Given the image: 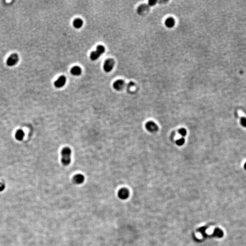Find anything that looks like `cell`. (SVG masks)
<instances>
[{
    "mask_svg": "<svg viewBox=\"0 0 246 246\" xmlns=\"http://www.w3.org/2000/svg\"><path fill=\"white\" fill-rule=\"evenodd\" d=\"M71 150L69 147H64L61 151V162L65 166L68 165L71 161Z\"/></svg>",
    "mask_w": 246,
    "mask_h": 246,
    "instance_id": "obj_1",
    "label": "cell"
},
{
    "mask_svg": "<svg viewBox=\"0 0 246 246\" xmlns=\"http://www.w3.org/2000/svg\"><path fill=\"white\" fill-rule=\"evenodd\" d=\"M105 50V47L103 45H98L96 47V50L91 53L90 58L92 61L97 60L104 54Z\"/></svg>",
    "mask_w": 246,
    "mask_h": 246,
    "instance_id": "obj_2",
    "label": "cell"
},
{
    "mask_svg": "<svg viewBox=\"0 0 246 246\" xmlns=\"http://www.w3.org/2000/svg\"><path fill=\"white\" fill-rule=\"evenodd\" d=\"M114 64L115 62L114 59L112 58L108 59L104 62V69L107 73L110 72L113 69Z\"/></svg>",
    "mask_w": 246,
    "mask_h": 246,
    "instance_id": "obj_3",
    "label": "cell"
},
{
    "mask_svg": "<svg viewBox=\"0 0 246 246\" xmlns=\"http://www.w3.org/2000/svg\"><path fill=\"white\" fill-rule=\"evenodd\" d=\"M145 128L150 133L156 132L158 130L157 125L153 121H149L146 123L145 124Z\"/></svg>",
    "mask_w": 246,
    "mask_h": 246,
    "instance_id": "obj_4",
    "label": "cell"
},
{
    "mask_svg": "<svg viewBox=\"0 0 246 246\" xmlns=\"http://www.w3.org/2000/svg\"><path fill=\"white\" fill-rule=\"evenodd\" d=\"M18 56L16 54H13L10 56L7 60V64L9 66H13L17 63Z\"/></svg>",
    "mask_w": 246,
    "mask_h": 246,
    "instance_id": "obj_5",
    "label": "cell"
},
{
    "mask_svg": "<svg viewBox=\"0 0 246 246\" xmlns=\"http://www.w3.org/2000/svg\"><path fill=\"white\" fill-rule=\"evenodd\" d=\"M66 82V78L64 76H61L54 82V85L56 87L60 88L63 87L65 84Z\"/></svg>",
    "mask_w": 246,
    "mask_h": 246,
    "instance_id": "obj_6",
    "label": "cell"
},
{
    "mask_svg": "<svg viewBox=\"0 0 246 246\" xmlns=\"http://www.w3.org/2000/svg\"><path fill=\"white\" fill-rule=\"evenodd\" d=\"M129 196V191L126 188H122L120 189L118 192V196L120 199L125 200L127 199Z\"/></svg>",
    "mask_w": 246,
    "mask_h": 246,
    "instance_id": "obj_7",
    "label": "cell"
},
{
    "mask_svg": "<svg viewBox=\"0 0 246 246\" xmlns=\"http://www.w3.org/2000/svg\"><path fill=\"white\" fill-rule=\"evenodd\" d=\"M125 82L123 80L119 79L116 80L113 84L114 88L118 91H120L122 90L124 87Z\"/></svg>",
    "mask_w": 246,
    "mask_h": 246,
    "instance_id": "obj_8",
    "label": "cell"
},
{
    "mask_svg": "<svg viewBox=\"0 0 246 246\" xmlns=\"http://www.w3.org/2000/svg\"><path fill=\"white\" fill-rule=\"evenodd\" d=\"M84 177L82 174H77L73 177V182L77 185L81 184L84 182Z\"/></svg>",
    "mask_w": 246,
    "mask_h": 246,
    "instance_id": "obj_9",
    "label": "cell"
},
{
    "mask_svg": "<svg viewBox=\"0 0 246 246\" xmlns=\"http://www.w3.org/2000/svg\"><path fill=\"white\" fill-rule=\"evenodd\" d=\"M82 73V69L79 66H74L71 70V73L73 75L79 76Z\"/></svg>",
    "mask_w": 246,
    "mask_h": 246,
    "instance_id": "obj_10",
    "label": "cell"
},
{
    "mask_svg": "<svg viewBox=\"0 0 246 246\" xmlns=\"http://www.w3.org/2000/svg\"><path fill=\"white\" fill-rule=\"evenodd\" d=\"M175 24V20L172 17L167 18L165 21V25L167 27L171 28L173 27Z\"/></svg>",
    "mask_w": 246,
    "mask_h": 246,
    "instance_id": "obj_11",
    "label": "cell"
},
{
    "mask_svg": "<svg viewBox=\"0 0 246 246\" xmlns=\"http://www.w3.org/2000/svg\"><path fill=\"white\" fill-rule=\"evenodd\" d=\"M83 25V21L82 19L80 18H76L73 22V27L76 28H80Z\"/></svg>",
    "mask_w": 246,
    "mask_h": 246,
    "instance_id": "obj_12",
    "label": "cell"
},
{
    "mask_svg": "<svg viewBox=\"0 0 246 246\" xmlns=\"http://www.w3.org/2000/svg\"><path fill=\"white\" fill-rule=\"evenodd\" d=\"M15 136L17 140H22L24 136V133L22 130H18L16 132Z\"/></svg>",
    "mask_w": 246,
    "mask_h": 246,
    "instance_id": "obj_13",
    "label": "cell"
},
{
    "mask_svg": "<svg viewBox=\"0 0 246 246\" xmlns=\"http://www.w3.org/2000/svg\"><path fill=\"white\" fill-rule=\"evenodd\" d=\"M214 233L215 235L216 236L220 237H221L223 236V232L220 229H216V230L215 231Z\"/></svg>",
    "mask_w": 246,
    "mask_h": 246,
    "instance_id": "obj_14",
    "label": "cell"
},
{
    "mask_svg": "<svg viewBox=\"0 0 246 246\" xmlns=\"http://www.w3.org/2000/svg\"><path fill=\"white\" fill-rule=\"evenodd\" d=\"M185 140L184 138H181L177 140L176 141V144H177V145H178V146H181V145H184V144L185 143Z\"/></svg>",
    "mask_w": 246,
    "mask_h": 246,
    "instance_id": "obj_15",
    "label": "cell"
},
{
    "mask_svg": "<svg viewBox=\"0 0 246 246\" xmlns=\"http://www.w3.org/2000/svg\"><path fill=\"white\" fill-rule=\"evenodd\" d=\"M178 132L180 134V135L182 136H186V134H187V131H186V130L184 129V128H181L179 130H178Z\"/></svg>",
    "mask_w": 246,
    "mask_h": 246,
    "instance_id": "obj_16",
    "label": "cell"
},
{
    "mask_svg": "<svg viewBox=\"0 0 246 246\" xmlns=\"http://www.w3.org/2000/svg\"><path fill=\"white\" fill-rule=\"evenodd\" d=\"M240 123L242 126L246 127V117H242L240 120Z\"/></svg>",
    "mask_w": 246,
    "mask_h": 246,
    "instance_id": "obj_17",
    "label": "cell"
},
{
    "mask_svg": "<svg viewBox=\"0 0 246 246\" xmlns=\"http://www.w3.org/2000/svg\"><path fill=\"white\" fill-rule=\"evenodd\" d=\"M156 2L157 1L156 0H150L149 1L148 4L150 6H153L155 5Z\"/></svg>",
    "mask_w": 246,
    "mask_h": 246,
    "instance_id": "obj_18",
    "label": "cell"
},
{
    "mask_svg": "<svg viewBox=\"0 0 246 246\" xmlns=\"http://www.w3.org/2000/svg\"><path fill=\"white\" fill-rule=\"evenodd\" d=\"M5 188V185L3 183H0V191H2Z\"/></svg>",
    "mask_w": 246,
    "mask_h": 246,
    "instance_id": "obj_19",
    "label": "cell"
},
{
    "mask_svg": "<svg viewBox=\"0 0 246 246\" xmlns=\"http://www.w3.org/2000/svg\"><path fill=\"white\" fill-rule=\"evenodd\" d=\"M244 169L246 170V162L245 163V164H244Z\"/></svg>",
    "mask_w": 246,
    "mask_h": 246,
    "instance_id": "obj_20",
    "label": "cell"
}]
</instances>
